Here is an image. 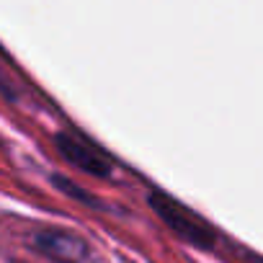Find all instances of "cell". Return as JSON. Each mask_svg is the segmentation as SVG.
Listing matches in <instances>:
<instances>
[{"instance_id":"3","label":"cell","mask_w":263,"mask_h":263,"mask_svg":"<svg viewBox=\"0 0 263 263\" xmlns=\"http://www.w3.org/2000/svg\"><path fill=\"white\" fill-rule=\"evenodd\" d=\"M36 248L60 263H80L88 255V242L80 235L70 230H57V227L42 230L36 235Z\"/></svg>"},{"instance_id":"2","label":"cell","mask_w":263,"mask_h":263,"mask_svg":"<svg viewBox=\"0 0 263 263\" xmlns=\"http://www.w3.org/2000/svg\"><path fill=\"white\" fill-rule=\"evenodd\" d=\"M57 150L62 153V158H65L70 165L80 168V171L88 173V176L106 178V176H111V171H114L111 160H108L98 147H93L88 140H83V137L57 135Z\"/></svg>"},{"instance_id":"1","label":"cell","mask_w":263,"mask_h":263,"mask_svg":"<svg viewBox=\"0 0 263 263\" xmlns=\"http://www.w3.org/2000/svg\"><path fill=\"white\" fill-rule=\"evenodd\" d=\"M150 206H153V212H155L178 237H183L186 242L199 245V248H209V245H212V240H214L212 230H209L191 209H186L181 201H176L173 196H168V194H163V191H153V194H150Z\"/></svg>"}]
</instances>
